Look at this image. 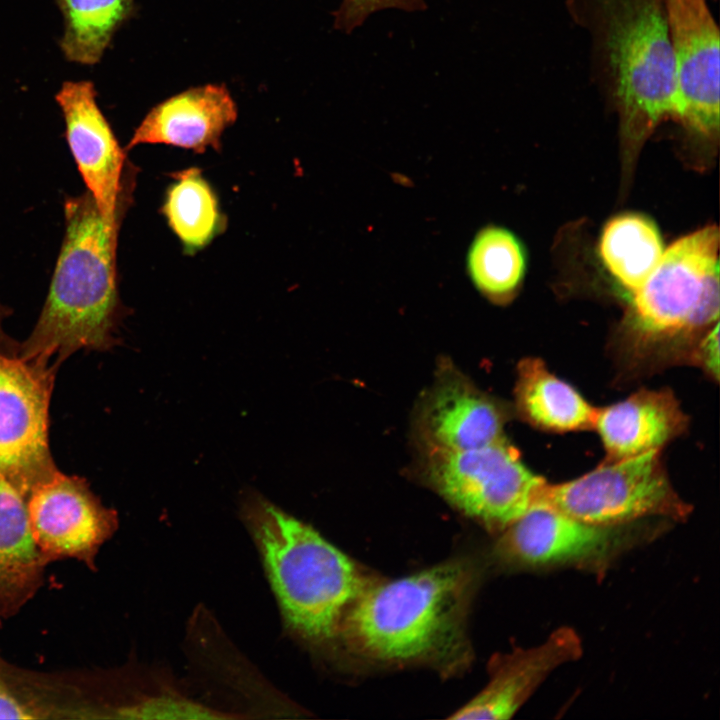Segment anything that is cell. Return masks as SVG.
I'll list each match as a JSON object with an SVG mask.
<instances>
[{
	"label": "cell",
	"mask_w": 720,
	"mask_h": 720,
	"mask_svg": "<svg viewBox=\"0 0 720 720\" xmlns=\"http://www.w3.org/2000/svg\"><path fill=\"white\" fill-rule=\"evenodd\" d=\"M236 119V104L224 85L190 88L153 107L126 149L139 144H167L196 152L216 149L223 132Z\"/></svg>",
	"instance_id": "15"
},
{
	"label": "cell",
	"mask_w": 720,
	"mask_h": 720,
	"mask_svg": "<svg viewBox=\"0 0 720 720\" xmlns=\"http://www.w3.org/2000/svg\"><path fill=\"white\" fill-rule=\"evenodd\" d=\"M245 516L288 626L312 642L338 637L368 579L311 526L272 503L254 497Z\"/></svg>",
	"instance_id": "5"
},
{
	"label": "cell",
	"mask_w": 720,
	"mask_h": 720,
	"mask_svg": "<svg viewBox=\"0 0 720 720\" xmlns=\"http://www.w3.org/2000/svg\"><path fill=\"white\" fill-rule=\"evenodd\" d=\"M385 9L414 12L426 9V4L425 0H341L334 12V27L341 32L350 33L373 13Z\"/></svg>",
	"instance_id": "23"
},
{
	"label": "cell",
	"mask_w": 720,
	"mask_h": 720,
	"mask_svg": "<svg viewBox=\"0 0 720 720\" xmlns=\"http://www.w3.org/2000/svg\"><path fill=\"white\" fill-rule=\"evenodd\" d=\"M46 565L31 533L26 498L0 475V619L34 596Z\"/></svg>",
	"instance_id": "17"
},
{
	"label": "cell",
	"mask_w": 720,
	"mask_h": 720,
	"mask_svg": "<svg viewBox=\"0 0 720 720\" xmlns=\"http://www.w3.org/2000/svg\"><path fill=\"white\" fill-rule=\"evenodd\" d=\"M426 479L449 503L502 532L536 506L547 482L505 439L469 450L426 449Z\"/></svg>",
	"instance_id": "7"
},
{
	"label": "cell",
	"mask_w": 720,
	"mask_h": 720,
	"mask_svg": "<svg viewBox=\"0 0 720 720\" xmlns=\"http://www.w3.org/2000/svg\"><path fill=\"white\" fill-rule=\"evenodd\" d=\"M66 139L79 173L98 210L111 225L122 213L124 152L102 114L89 81L65 82L56 94Z\"/></svg>",
	"instance_id": "11"
},
{
	"label": "cell",
	"mask_w": 720,
	"mask_h": 720,
	"mask_svg": "<svg viewBox=\"0 0 720 720\" xmlns=\"http://www.w3.org/2000/svg\"><path fill=\"white\" fill-rule=\"evenodd\" d=\"M526 269L525 247L516 234L502 226L480 229L466 254V271L473 286L496 303H504L515 295Z\"/></svg>",
	"instance_id": "20"
},
{
	"label": "cell",
	"mask_w": 720,
	"mask_h": 720,
	"mask_svg": "<svg viewBox=\"0 0 720 720\" xmlns=\"http://www.w3.org/2000/svg\"><path fill=\"white\" fill-rule=\"evenodd\" d=\"M65 232L39 319L17 348L23 359L58 366L80 349L105 351L117 339L119 225L109 224L85 193L64 202Z\"/></svg>",
	"instance_id": "2"
},
{
	"label": "cell",
	"mask_w": 720,
	"mask_h": 720,
	"mask_svg": "<svg viewBox=\"0 0 720 720\" xmlns=\"http://www.w3.org/2000/svg\"><path fill=\"white\" fill-rule=\"evenodd\" d=\"M472 585L471 569L458 561L370 584L346 614L338 637L374 661L445 659L463 641Z\"/></svg>",
	"instance_id": "3"
},
{
	"label": "cell",
	"mask_w": 720,
	"mask_h": 720,
	"mask_svg": "<svg viewBox=\"0 0 720 720\" xmlns=\"http://www.w3.org/2000/svg\"><path fill=\"white\" fill-rule=\"evenodd\" d=\"M515 403L519 415L529 424L552 432L593 429L597 411L571 384L535 357L523 359L518 365Z\"/></svg>",
	"instance_id": "18"
},
{
	"label": "cell",
	"mask_w": 720,
	"mask_h": 720,
	"mask_svg": "<svg viewBox=\"0 0 720 720\" xmlns=\"http://www.w3.org/2000/svg\"><path fill=\"white\" fill-rule=\"evenodd\" d=\"M7 315L8 309L0 304V351L8 354H15V352L13 351L14 345L8 341L7 337L2 331L1 323Z\"/></svg>",
	"instance_id": "26"
},
{
	"label": "cell",
	"mask_w": 720,
	"mask_h": 720,
	"mask_svg": "<svg viewBox=\"0 0 720 720\" xmlns=\"http://www.w3.org/2000/svg\"><path fill=\"white\" fill-rule=\"evenodd\" d=\"M42 718L39 710L22 698L0 673V719Z\"/></svg>",
	"instance_id": "24"
},
{
	"label": "cell",
	"mask_w": 720,
	"mask_h": 720,
	"mask_svg": "<svg viewBox=\"0 0 720 720\" xmlns=\"http://www.w3.org/2000/svg\"><path fill=\"white\" fill-rule=\"evenodd\" d=\"M614 528L535 506L501 532L496 552L505 562L524 567L586 560L610 551L618 536Z\"/></svg>",
	"instance_id": "14"
},
{
	"label": "cell",
	"mask_w": 720,
	"mask_h": 720,
	"mask_svg": "<svg viewBox=\"0 0 720 720\" xmlns=\"http://www.w3.org/2000/svg\"><path fill=\"white\" fill-rule=\"evenodd\" d=\"M582 641L570 627H561L542 644L497 655L490 663V680L451 719L511 718L559 666L581 657Z\"/></svg>",
	"instance_id": "13"
},
{
	"label": "cell",
	"mask_w": 720,
	"mask_h": 720,
	"mask_svg": "<svg viewBox=\"0 0 720 720\" xmlns=\"http://www.w3.org/2000/svg\"><path fill=\"white\" fill-rule=\"evenodd\" d=\"M686 414L671 391L641 389L623 400L597 408L593 429L606 460L661 450L685 431Z\"/></svg>",
	"instance_id": "16"
},
{
	"label": "cell",
	"mask_w": 720,
	"mask_h": 720,
	"mask_svg": "<svg viewBox=\"0 0 720 720\" xmlns=\"http://www.w3.org/2000/svg\"><path fill=\"white\" fill-rule=\"evenodd\" d=\"M31 533L46 564L74 558L94 568L99 547L116 525L85 479L59 470L26 498Z\"/></svg>",
	"instance_id": "10"
},
{
	"label": "cell",
	"mask_w": 720,
	"mask_h": 720,
	"mask_svg": "<svg viewBox=\"0 0 720 720\" xmlns=\"http://www.w3.org/2000/svg\"><path fill=\"white\" fill-rule=\"evenodd\" d=\"M672 50V114L688 131L717 138L720 32L707 0H665Z\"/></svg>",
	"instance_id": "9"
},
{
	"label": "cell",
	"mask_w": 720,
	"mask_h": 720,
	"mask_svg": "<svg viewBox=\"0 0 720 720\" xmlns=\"http://www.w3.org/2000/svg\"><path fill=\"white\" fill-rule=\"evenodd\" d=\"M587 35L593 83L636 152L672 114V50L665 0H565Z\"/></svg>",
	"instance_id": "1"
},
{
	"label": "cell",
	"mask_w": 720,
	"mask_h": 720,
	"mask_svg": "<svg viewBox=\"0 0 720 720\" xmlns=\"http://www.w3.org/2000/svg\"><path fill=\"white\" fill-rule=\"evenodd\" d=\"M57 368L0 351V475L25 498L58 471L48 439Z\"/></svg>",
	"instance_id": "8"
},
{
	"label": "cell",
	"mask_w": 720,
	"mask_h": 720,
	"mask_svg": "<svg viewBox=\"0 0 720 720\" xmlns=\"http://www.w3.org/2000/svg\"><path fill=\"white\" fill-rule=\"evenodd\" d=\"M599 251L608 271L629 294L647 280L664 248L660 231L650 218L625 213L606 223Z\"/></svg>",
	"instance_id": "19"
},
{
	"label": "cell",
	"mask_w": 720,
	"mask_h": 720,
	"mask_svg": "<svg viewBox=\"0 0 720 720\" xmlns=\"http://www.w3.org/2000/svg\"><path fill=\"white\" fill-rule=\"evenodd\" d=\"M716 380L719 377V323H715L698 341L691 360Z\"/></svg>",
	"instance_id": "25"
},
{
	"label": "cell",
	"mask_w": 720,
	"mask_h": 720,
	"mask_svg": "<svg viewBox=\"0 0 720 720\" xmlns=\"http://www.w3.org/2000/svg\"><path fill=\"white\" fill-rule=\"evenodd\" d=\"M505 422L494 399L446 366L426 393L417 423L426 449L460 451L504 439Z\"/></svg>",
	"instance_id": "12"
},
{
	"label": "cell",
	"mask_w": 720,
	"mask_h": 720,
	"mask_svg": "<svg viewBox=\"0 0 720 720\" xmlns=\"http://www.w3.org/2000/svg\"><path fill=\"white\" fill-rule=\"evenodd\" d=\"M64 17L62 49L76 63L95 64L127 19L132 0H58Z\"/></svg>",
	"instance_id": "22"
},
{
	"label": "cell",
	"mask_w": 720,
	"mask_h": 720,
	"mask_svg": "<svg viewBox=\"0 0 720 720\" xmlns=\"http://www.w3.org/2000/svg\"><path fill=\"white\" fill-rule=\"evenodd\" d=\"M163 212L188 254L208 245L222 225L216 196L196 168L177 175L168 188Z\"/></svg>",
	"instance_id": "21"
},
{
	"label": "cell",
	"mask_w": 720,
	"mask_h": 720,
	"mask_svg": "<svg viewBox=\"0 0 720 720\" xmlns=\"http://www.w3.org/2000/svg\"><path fill=\"white\" fill-rule=\"evenodd\" d=\"M719 231L709 225L664 250L643 285L629 293L618 354L632 368L690 360L719 318Z\"/></svg>",
	"instance_id": "4"
},
{
	"label": "cell",
	"mask_w": 720,
	"mask_h": 720,
	"mask_svg": "<svg viewBox=\"0 0 720 720\" xmlns=\"http://www.w3.org/2000/svg\"><path fill=\"white\" fill-rule=\"evenodd\" d=\"M660 451L606 460L575 479L546 482L536 506L599 526L616 527L647 517L684 520L691 506L673 488Z\"/></svg>",
	"instance_id": "6"
}]
</instances>
